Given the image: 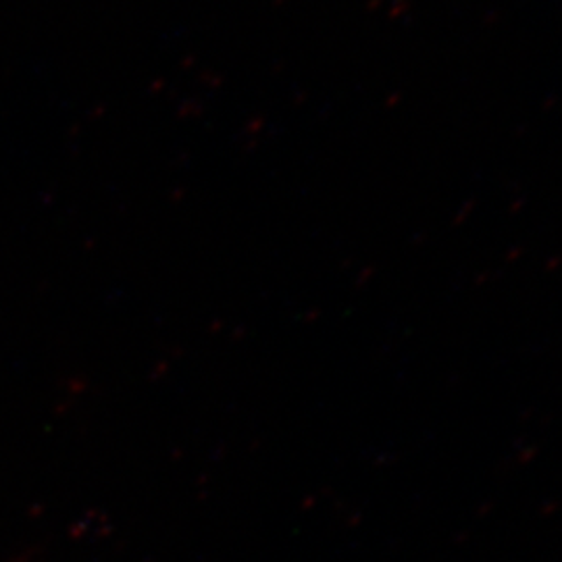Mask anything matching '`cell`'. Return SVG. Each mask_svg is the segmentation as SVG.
I'll return each instance as SVG.
<instances>
[]
</instances>
